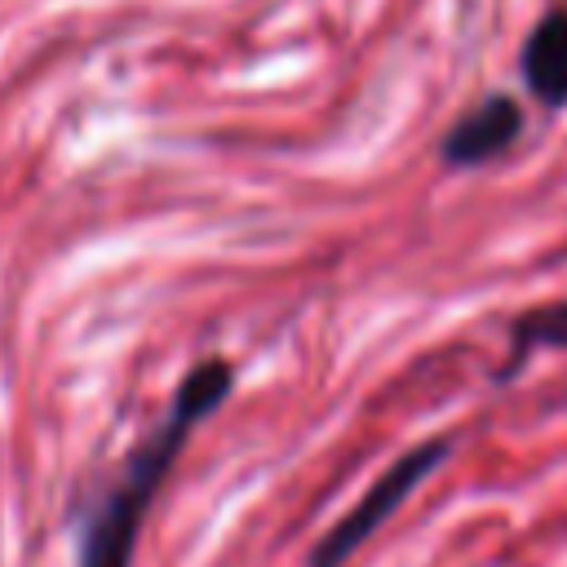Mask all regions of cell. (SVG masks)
<instances>
[{
    "mask_svg": "<svg viewBox=\"0 0 567 567\" xmlns=\"http://www.w3.org/2000/svg\"><path fill=\"white\" fill-rule=\"evenodd\" d=\"M518 71L540 106H567V4L545 9L527 31Z\"/></svg>",
    "mask_w": 567,
    "mask_h": 567,
    "instance_id": "obj_4",
    "label": "cell"
},
{
    "mask_svg": "<svg viewBox=\"0 0 567 567\" xmlns=\"http://www.w3.org/2000/svg\"><path fill=\"white\" fill-rule=\"evenodd\" d=\"M523 133V106L509 93H487L470 111L456 115V124L439 142V159L447 168H478L501 159Z\"/></svg>",
    "mask_w": 567,
    "mask_h": 567,
    "instance_id": "obj_3",
    "label": "cell"
},
{
    "mask_svg": "<svg viewBox=\"0 0 567 567\" xmlns=\"http://www.w3.org/2000/svg\"><path fill=\"white\" fill-rule=\"evenodd\" d=\"M230 390H235V368L221 354L199 359L182 377V385H177L164 421L133 447V456L124 461V470L115 474V483L80 514V527H75V567H133L137 532L146 523V509H151L155 492L164 487V478H168L177 452L186 447L190 430L204 416H213L226 403Z\"/></svg>",
    "mask_w": 567,
    "mask_h": 567,
    "instance_id": "obj_1",
    "label": "cell"
},
{
    "mask_svg": "<svg viewBox=\"0 0 567 567\" xmlns=\"http://www.w3.org/2000/svg\"><path fill=\"white\" fill-rule=\"evenodd\" d=\"M452 456V439H425L416 447H408L403 456H394L377 478L372 487L310 545L306 554V567H346L368 540L372 532H381L390 523V514L434 474V465H443Z\"/></svg>",
    "mask_w": 567,
    "mask_h": 567,
    "instance_id": "obj_2",
    "label": "cell"
},
{
    "mask_svg": "<svg viewBox=\"0 0 567 567\" xmlns=\"http://www.w3.org/2000/svg\"><path fill=\"white\" fill-rule=\"evenodd\" d=\"M536 350H567V297L545 301V306H532V310H523V315L509 323V354L501 359L496 381L518 377V368H523Z\"/></svg>",
    "mask_w": 567,
    "mask_h": 567,
    "instance_id": "obj_5",
    "label": "cell"
}]
</instances>
